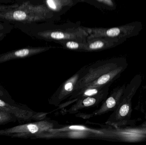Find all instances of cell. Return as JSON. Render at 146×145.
Segmentation results:
<instances>
[{
    "instance_id": "6da1fadb",
    "label": "cell",
    "mask_w": 146,
    "mask_h": 145,
    "mask_svg": "<svg viewBox=\"0 0 146 145\" xmlns=\"http://www.w3.org/2000/svg\"><path fill=\"white\" fill-rule=\"evenodd\" d=\"M50 10L42 5H22L19 9L0 13V18L9 20L31 22L41 21L48 18Z\"/></svg>"
},
{
    "instance_id": "7a4b0ae2",
    "label": "cell",
    "mask_w": 146,
    "mask_h": 145,
    "mask_svg": "<svg viewBox=\"0 0 146 145\" xmlns=\"http://www.w3.org/2000/svg\"><path fill=\"white\" fill-rule=\"evenodd\" d=\"M56 122L47 120L15 126L4 130H0V135L12 137L28 138L34 136L36 138L41 135L48 133L50 129L55 128Z\"/></svg>"
},
{
    "instance_id": "3957f363",
    "label": "cell",
    "mask_w": 146,
    "mask_h": 145,
    "mask_svg": "<svg viewBox=\"0 0 146 145\" xmlns=\"http://www.w3.org/2000/svg\"><path fill=\"white\" fill-rule=\"evenodd\" d=\"M104 130H94L80 125L68 126L62 128L50 129L48 133L41 135L38 138H86L90 137L104 138Z\"/></svg>"
},
{
    "instance_id": "277c9868",
    "label": "cell",
    "mask_w": 146,
    "mask_h": 145,
    "mask_svg": "<svg viewBox=\"0 0 146 145\" xmlns=\"http://www.w3.org/2000/svg\"><path fill=\"white\" fill-rule=\"evenodd\" d=\"M119 66L117 62L112 60H100L86 66L83 75L72 94L79 92L98 77Z\"/></svg>"
},
{
    "instance_id": "5b68a950",
    "label": "cell",
    "mask_w": 146,
    "mask_h": 145,
    "mask_svg": "<svg viewBox=\"0 0 146 145\" xmlns=\"http://www.w3.org/2000/svg\"><path fill=\"white\" fill-rule=\"evenodd\" d=\"M39 37L55 41L65 40H87L89 35L86 28H79L66 30H48L38 33Z\"/></svg>"
},
{
    "instance_id": "8992f818",
    "label": "cell",
    "mask_w": 146,
    "mask_h": 145,
    "mask_svg": "<svg viewBox=\"0 0 146 145\" xmlns=\"http://www.w3.org/2000/svg\"><path fill=\"white\" fill-rule=\"evenodd\" d=\"M86 66L78 71L72 77L65 81L55 93L48 99L49 104L59 106L62 102L71 96L75 89L76 86L83 75Z\"/></svg>"
},
{
    "instance_id": "52a82bcc",
    "label": "cell",
    "mask_w": 146,
    "mask_h": 145,
    "mask_svg": "<svg viewBox=\"0 0 146 145\" xmlns=\"http://www.w3.org/2000/svg\"><path fill=\"white\" fill-rule=\"evenodd\" d=\"M125 85L114 89L111 95L103 101L100 108L90 114L79 113L76 116L84 119H88L96 116L100 115L109 112L114 110L117 108L122 99L126 90Z\"/></svg>"
},
{
    "instance_id": "ba28073f",
    "label": "cell",
    "mask_w": 146,
    "mask_h": 145,
    "mask_svg": "<svg viewBox=\"0 0 146 145\" xmlns=\"http://www.w3.org/2000/svg\"><path fill=\"white\" fill-rule=\"evenodd\" d=\"M108 93L109 90H107L97 95L78 99L71 108L66 110V112L71 114H76L82 109L97 106L107 98Z\"/></svg>"
},
{
    "instance_id": "9c48e42d",
    "label": "cell",
    "mask_w": 146,
    "mask_h": 145,
    "mask_svg": "<svg viewBox=\"0 0 146 145\" xmlns=\"http://www.w3.org/2000/svg\"><path fill=\"white\" fill-rule=\"evenodd\" d=\"M0 107L3 111L12 113L17 118L24 120H29L32 118L42 120L47 115V113H36L32 111L22 110L18 107L12 106L1 100H0Z\"/></svg>"
},
{
    "instance_id": "30bf717a",
    "label": "cell",
    "mask_w": 146,
    "mask_h": 145,
    "mask_svg": "<svg viewBox=\"0 0 146 145\" xmlns=\"http://www.w3.org/2000/svg\"><path fill=\"white\" fill-rule=\"evenodd\" d=\"M52 47L26 48L9 52L0 55V63L15 59L30 57L48 51Z\"/></svg>"
},
{
    "instance_id": "8fae6325",
    "label": "cell",
    "mask_w": 146,
    "mask_h": 145,
    "mask_svg": "<svg viewBox=\"0 0 146 145\" xmlns=\"http://www.w3.org/2000/svg\"><path fill=\"white\" fill-rule=\"evenodd\" d=\"M116 38L97 37L87 38V52L102 51L113 47Z\"/></svg>"
},
{
    "instance_id": "7c38bea8",
    "label": "cell",
    "mask_w": 146,
    "mask_h": 145,
    "mask_svg": "<svg viewBox=\"0 0 146 145\" xmlns=\"http://www.w3.org/2000/svg\"><path fill=\"white\" fill-rule=\"evenodd\" d=\"M124 69L123 66H120L116 69L112 70L98 77L87 85L84 88L87 87L105 86L109 84L111 85V83L119 76Z\"/></svg>"
},
{
    "instance_id": "4fadbf2b",
    "label": "cell",
    "mask_w": 146,
    "mask_h": 145,
    "mask_svg": "<svg viewBox=\"0 0 146 145\" xmlns=\"http://www.w3.org/2000/svg\"><path fill=\"white\" fill-rule=\"evenodd\" d=\"M56 42L61 44L63 47L66 49L79 52H87V40H65L56 41Z\"/></svg>"
},
{
    "instance_id": "5bb4252c",
    "label": "cell",
    "mask_w": 146,
    "mask_h": 145,
    "mask_svg": "<svg viewBox=\"0 0 146 145\" xmlns=\"http://www.w3.org/2000/svg\"><path fill=\"white\" fill-rule=\"evenodd\" d=\"M45 3L50 11L59 12L66 7H70L74 4L73 0H46Z\"/></svg>"
},
{
    "instance_id": "9a60e30c",
    "label": "cell",
    "mask_w": 146,
    "mask_h": 145,
    "mask_svg": "<svg viewBox=\"0 0 146 145\" xmlns=\"http://www.w3.org/2000/svg\"><path fill=\"white\" fill-rule=\"evenodd\" d=\"M16 117L12 113L5 111H0V125L10 122Z\"/></svg>"
},
{
    "instance_id": "2e32d148",
    "label": "cell",
    "mask_w": 146,
    "mask_h": 145,
    "mask_svg": "<svg viewBox=\"0 0 146 145\" xmlns=\"http://www.w3.org/2000/svg\"><path fill=\"white\" fill-rule=\"evenodd\" d=\"M100 3L105 4L109 7H113L114 3L112 0H97Z\"/></svg>"
},
{
    "instance_id": "e0dca14e",
    "label": "cell",
    "mask_w": 146,
    "mask_h": 145,
    "mask_svg": "<svg viewBox=\"0 0 146 145\" xmlns=\"http://www.w3.org/2000/svg\"><path fill=\"white\" fill-rule=\"evenodd\" d=\"M74 1H77L83 2L85 1L86 0H73Z\"/></svg>"
},
{
    "instance_id": "ac0fdd59",
    "label": "cell",
    "mask_w": 146,
    "mask_h": 145,
    "mask_svg": "<svg viewBox=\"0 0 146 145\" xmlns=\"http://www.w3.org/2000/svg\"><path fill=\"white\" fill-rule=\"evenodd\" d=\"M3 26L1 24H0V30H2V29H3Z\"/></svg>"
},
{
    "instance_id": "d6986e66",
    "label": "cell",
    "mask_w": 146,
    "mask_h": 145,
    "mask_svg": "<svg viewBox=\"0 0 146 145\" xmlns=\"http://www.w3.org/2000/svg\"><path fill=\"white\" fill-rule=\"evenodd\" d=\"M3 35V33H1L0 32V37L2 36Z\"/></svg>"
},
{
    "instance_id": "ffe728a7",
    "label": "cell",
    "mask_w": 146,
    "mask_h": 145,
    "mask_svg": "<svg viewBox=\"0 0 146 145\" xmlns=\"http://www.w3.org/2000/svg\"><path fill=\"white\" fill-rule=\"evenodd\" d=\"M0 111H3V110L1 108V107H0Z\"/></svg>"
}]
</instances>
